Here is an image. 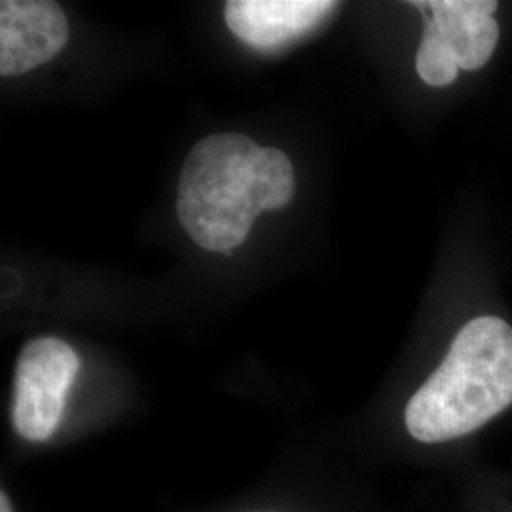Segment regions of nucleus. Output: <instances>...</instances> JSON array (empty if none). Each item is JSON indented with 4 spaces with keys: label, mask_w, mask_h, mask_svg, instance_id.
<instances>
[{
    "label": "nucleus",
    "mask_w": 512,
    "mask_h": 512,
    "mask_svg": "<svg viewBox=\"0 0 512 512\" xmlns=\"http://www.w3.org/2000/svg\"><path fill=\"white\" fill-rule=\"evenodd\" d=\"M512 404V327L482 315L459 329L439 368L404 410L408 433L425 444L465 437Z\"/></svg>",
    "instance_id": "1"
},
{
    "label": "nucleus",
    "mask_w": 512,
    "mask_h": 512,
    "mask_svg": "<svg viewBox=\"0 0 512 512\" xmlns=\"http://www.w3.org/2000/svg\"><path fill=\"white\" fill-rule=\"evenodd\" d=\"M78 370V355L59 338H37L21 349L12 423L23 439L44 442L54 435Z\"/></svg>",
    "instance_id": "2"
},
{
    "label": "nucleus",
    "mask_w": 512,
    "mask_h": 512,
    "mask_svg": "<svg viewBox=\"0 0 512 512\" xmlns=\"http://www.w3.org/2000/svg\"><path fill=\"white\" fill-rule=\"evenodd\" d=\"M69 42V21L48 0L0 2V74L27 73L50 61Z\"/></svg>",
    "instance_id": "3"
},
{
    "label": "nucleus",
    "mask_w": 512,
    "mask_h": 512,
    "mask_svg": "<svg viewBox=\"0 0 512 512\" xmlns=\"http://www.w3.org/2000/svg\"><path fill=\"white\" fill-rule=\"evenodd\" d=\"M334 8L327 0H232L224 18L236 37L266 50L310 31Z\"/></svg>",
    "instance_id": "4"
},
{
    "label": "nucleus",
    "mask_w": 512,
    "mask_h": 512,
    "mask_svg": "<svg viewBox=\"0 0 512 512\" xmlns=\"http://www.w3.org/2000/svg\"><path fill=\"white\" fill-rule=\"evenodd\" d=\"M433 18L425 31L439 37L459 69H482L494 54L499 40V25L494 14L497 2L492 0H435L423 2Z\"/></svg>",
    "instance_id": "5"
},
{
    "label": "nucleus",
    "mask_w": 512,
    "mask_h": 512,
    "mask_svg": "<svg viewBox=\"0 0 512 512\" xmlns=\"http://www.w3.org/2000/svg\"><path fill=\"white\" fill-rule=\"evenodd\" d=\"M416 71L425 84L433 88H444L458 78L461 69L454 55L446 48V44L433 33L423 31L420 48L416 54Z\"/></svg>",
    "instance_id": "6"
},
{
    "label": "nucleus",
    "mask_w": 512,
    "mask_h": 512,
    "mask_svg": "<svg viewBox=\"0 0 512 512\" xmlns=\"http://www.w3.org/2000/svg\"><path fill=\"white\" fill-rule=\"evenodd\" d=\"M0 512H14L12 511V505H10V501H8V495L0 494Z\"/></svg>",
    "instance_id": "7"
},
{
    "label": "nucleus",
    "mask_w": 512,
    "mask_h": 512,
    "mask_svg": "<svg viewBox=\"0 0 512 512\" xmlns=\"http://www.w3.org/2000/svg\"><path fill=\"white\" fill-rule=\"evenodd\" d=\"M258 512H270V511H258Z\"/></svg>",
    "instance_id": "8"
}]
</instances>
